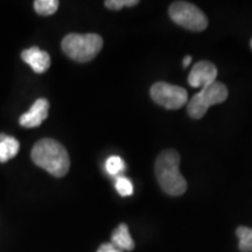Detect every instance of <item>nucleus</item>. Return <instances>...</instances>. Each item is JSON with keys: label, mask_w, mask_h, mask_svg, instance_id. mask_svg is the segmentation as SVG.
Segmentation results:
<instances>
[{"label": "nucleus", "mask_w": 252, "mask_h": 252, "mask_svg": "<svg viewBox=\"0 0 252 252\" xmlns=\"http://www.w3.org/2000/svg\"><path fill=\"white\" fill-rule=\"evenodd\" d=\"M251 48H252V40H251Z\"/></svg>", "instance_id": "6ab92c4d"}, {"label": "nucleus", "mask_w": 252, "mask_h": 252, "mask_svg": "<svg viewBox=\"0 0 252 252\" xmlns=\"http://www.w3.org/2000/svg\"><path fill=\"white\" fill-rule=\"evenodd\" d=\"M191 63V56H186V58L184 59V63H182V64H184V68H187V67H189V64H190Z\"/></svg>", "instance_id": "a211bd4d"}, {"label": "nucleus", "mask_w": 252, "mask_h": 252, "mask_svg": "<svg viewBox=\"0 0 252 252\" xmlns=\"http://www.w3.org/2000/svg\"><path fill=\"white\" fill-rule=\"evenodd\" d=\"M21 58L36 74H42L48 70L50 67V56L45 50H41L37 47H32L24 50Z\"/></svg>", "instance_id": "1a4fd4ad"}, {"label": "nucleus", "mask_w": 252, "mask_h": 252, "mask_svg": "<svg viewBox=\"0 0 252 252\" xmlns=\"http://www.w3.org/2000/svg\"><path fill=\"white\" fill-rule=\"evenodd\" d=\"M34 8L40 15H52L59 8L58 0H36L34 1Z\"/></svg>", "instance_id": "ddd939ff"}, {"label": "nucleus", "mask_w": 252, "mask_h": 252, "mask_svg": "<svg viewBox=\"0 0 252 252\" xmlns=\"http://www.w3.org/2000/svg\"><path fill=\"white\" fill-rule=\"evenodd\" d=\"M181 158L174 150H166L156 161V175L162 190L172 196H180L187 190V181L179 169Z\"/></svg>", "instance_id": "f03ea898"}, {"label": "nucleus", "mask_w": 252, "mask_h": 252, "mask_svg": "<svg viewBox=\"0 0 252 252\" xmlns=\"http://www.w3.org/2000/svg\"><path fill=\"white\" fill-rule=\"evenodd\" d=\"M115 187L117 189L118 194L121 196H131L133 194V185L130 179L125 178V176H119L115 182Z\"/></svg>", "instance_id": "2eb2a0df"}, {"label": "nucleus", "mask_w": 252, "mask_h": 252, "mask_svg": "<svg viewBox=\"0 0 252 252\" xmlns=\"http://www.w3.org/2000/svg\"><path fill=\"white\" fill-rule=\"evenodd\" d=\"M239 238L238 248L242 252H252V229L248 226H239L236 230Z\"/></svg>", "instance_id": "f8f14e48"}, {"label": "nucleus", "mask_w": 252, "mask_h": 252, "mask_svg": "<svg viewBox=\"0 0 252 252\" xmlns=\"http://www.w3.org/2000/svg\"><path fill=\"white\" fill-rule=\"evenodd\" d=\"M125 162L121 157L111 156L105 161V169L110 175H118L119 173L125 171Z\"/></svg>", "instance_id": "4468645a"}, {"label": "nucleus", "mask_w": 252, "mask_h": 252, "mask_svg": "<svg viewBox=\"0 0 252 252\" xmlns=\"http://www.w3.org/2000/svg\"><path fill=\"white\" fill-rule=\"evenodd\" d=\"M169 17L176 25L191 32H201L208 27L206 14L191 2H173L169 6Z\"/></svg>", "instance_id": "39448f33"}, {"label": "nucleus", "mask_w": 252, "mask_h": 252, "mask_svg": "<svg viewBox=\"0 0 252 252\" xmlns=\"http://www.w3.org/2000/svg\"><path fill=\"white\" fill-rule=\"evenodd\" d=\"M103 47V39L98 34L71 33L62 40V50L71 60L89 62L98 55Z\"/></svg>", "instance_id": "7ed1b4c3"}, {"label": "nucleus", "mask_w": 252, "mask_h": 252, "mask_svg": "<svg viewBox=\"0 0 252 252\" xmlns=\"http://www.w3.org/2000/svg\"><path fill=\"white\" fill-rule=\"evenodd\" d=\"M111 244L122 251H132L134 249V242L128 231V226L125 223H122L113 230Z\"/></svg>", "instance_id": "9d476101"}, {"label": "nucleus", "mask_w": 252, "mask_h": 252, "mask_svg": "<svg viewBox=\"0 0 252 252\" xmlns=\"http://www.w3.org/2000/svg\"><path fill=\"white\" fill-rule=\"evenodd\" d=\"M97 252H124V251L119 250V249L116 248L115 245H112L111 243H104L100 245Z\"/></svg>", "instance_id": "f3484780"}, {"label": "nucleus", "mask_w": 252, "mask_h": 252, "mask_svg": "<svg viewBox=\"0 0 252 252\" xmlns=\"http://www.w3.org/2000/svg\"><path fill=\"white\" fill-rule=\"evenodd\" d=\"M216 65L209 61H200L191 68L188 76L189 86L193 88H202L210 86L217 78Z\"/></svg>", "instance_id": "0eeeda50"}, {"label": "nucleus", "mask_w": 252, "mask_h": 252, "mask_svg": "<svg viewBox=\"0 0 252 252\" xmlns=\"http://www.w3.org/2000/svg\"><path fill=\"white\" fill-rule=\"evenodd\" d=\"M228 88L220 82H214L210 86L204 87L194 94L187 103V112L191 118L201 119L206 115L212 105L223 103L228 98Z\"/></svg>", "instance_id": "20e7f679"}, {"label": "nucleus", "mask_w": 252, "mask_h": 252, "mask_svg": "<svg viewBox=\"0 0 252 252\" xmlns=\"http://www.w3.org/2000/svg\"><path fill=\"white\" fill-rule=\"evenodd\" d=\"M138 4H139L138 0H106L104 2L106 7L113 9V11H118V9H122L123 7H132V6Z\"/></svg>", "instance_id": "dca6fc26"}, {"label": "nucleus", "mask_w": 252, "mask_h": 252, "mask_svg": "<svg viewBox=\"0 0 252 252\" xmlns=\"http://www.w3.org/2000/svg\"><path fill=\"white\" fill-rule=\"evenodd\" d=\"M49 103L45 98H39L31 106L30 111L24 113L19 122L24 127H37L48 117Z\"/></svg>", "instance_id": "6e6552de"}, {"label": "nucleus", "mask_w": 252, "mask_h": 252, "mask_svg": "<svg viewBox=\"0 0 252 252\" xmlns=\"http://www.w3.org/2000/svg\"><path fill=\"white\" fill-rule=\"evenodd\" d=\"M152 99L168 110H178L188 103L186 89L166 82H157L150 90Z\"/></svg>", "instance_id": "423d86ee"}, {"label": "nucleus", "mask_w": 252, "mask_h": 252, "mask_svg": "<svg viewBox=\"0 0 252 252\" xmlns=\"http://www.w3.org/2000/svg\"><path fill=\"white\" fill-rule=\"evenodd\" d=\"M20 144L11 135L0 134V162H6L9 159L14 158L19 152Z\"/></svg>", "instance_id": "9b49d317"}, {"label": "nucleus", "mask_w": 252, "mask_h": 252, "mask_svg": "<svg viewBox=\"0 0 252 252\" xmlns=\"http://www.w3.org/2000/svg\"><path fill=\"white\" fill-rule=\"evenodd\" d=\"M32 159L36 166L56 178L67 174L70 168V159L64 146L54 139H41L32 150Z\"/></svg>", "instance_id": "f257e3e1"}]
</instances>
